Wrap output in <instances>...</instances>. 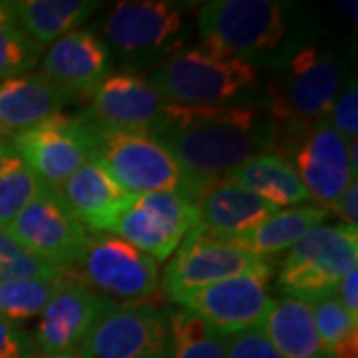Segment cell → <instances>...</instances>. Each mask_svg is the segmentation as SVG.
<instances>
[{
  "mask_svg": "<svg viewBox=\"0 0 358 358\" xmlns=\"http://www.w3.org/2000/svg\"><path fill=\"white\" fill-rule=\"evenodd\" d=\"M152 138L178 159L183 195L195 203L205 187L257 155L273 152L277 126L253 103H166Z\"/></svg>",
  "mask_w": 358,
  "mask_h": 358,
  "instance_id": "obj_1",
  "label": "cell"
},
{
  "mask_svg": "<svg viewBox=\"0 0 358 358\" xmlns=\"http://www.w3.org/2000/svg\"><path fill=\"white\" fill-rule=\"evenodd\" d=\"M201 46L249 64L273 68L308 44L301 10L281 0H215L199 8Z\"/></svg>",
  "mask_w": 358,
  "mask_h": 358,
  "instance_id": "obj_2",
  "label": "cell"
},
{
  "mask_svg": "<svg viewBox=\"0 0 358 358\" xmlns=\"http://www.w3.org/2000/svg\"><path fill=\"white\" fill-rule=\"evenodd\" d=\"M345 78L346 64L336 52L308 42L271 68L263 102L257 106L279 129H305L327 120Z\"/></svg>",
  "mask_w": 358,
  "mask_h": 358,
  "instance_id": "obj_3",
  "label": "cell"
},
{
  "mask_svg": "<svg viewBox=\"0 0 358 358\" xmlns=\"http://www.w3.org/2000/svg\"><path fill=\"white\" fill-rule=\"evenodd\" d=\"M148 82L164 102L176 106L247 103V98L261 90V70L199 44L155 66Z\"/></svg>",
  "mask_w": 358,
  "mask_h": 358,
  "instance_id": "obj_4",
  "label": "cell"
},
{
  "mask_svg": "<svg viewBox=\"0 0 358 358\" xmlns=\"http://www.w3.org/2000/svg\"><path fill=\"white\" fill-rule=\"evenodd\" d=\"M102 32L108 50L126 64L145 68L183 50L187 22L178 2L129 0L114 4L103 18Z\"/></svg>",
  "mask_w": 358,
  "mask_h": 358,
  "instance_id": "obj_5",
  "label": "cell"
},
{
  "mask_svg": "<svg viewBox=\"0 0 358 358\" xmlns=\"http://www.w3.org/2000/svg\"><path fill=\"white\" fill-rule=\"evenodd\" d=\"M358 231L350 225H319L307 231L282 261L277 285L285 296L313 301L334 293L341 279L358 267Z\"/></svg>",
  "mask_w": 358,
  "mask_h": 358,
  "instance_id": "obj_6",
  "label": "cell"
},
{
  "mask_svg": "<svg viewBox=\"0 0 358 358\" xmlns=\"http://www.w3.org/2000/svg\"><path fill=\"white\" fill-rule=\"evenodd\" d=\"M92 128L94 162L124 192L134 197L157 192L183 193L181 167L164 143L143 134L102 129L94 124Z\"/></svg>",
  "mask_w": 358,
  "mask_h": 358,
  "instance_id": "obj_7",
  "label": "cell"
},
{
  "mask_svg": "<svg viewBox=\"0 0 358 358\" xmlns=\"http://www.w3.org/2000/svg\"><path fill=\"white\" fill-rule=\"evenodd\" d=\"M66 275L96 293L129 303H148L159 291L157 261L112 233H92L88 245Z\"/></svg>",
  "mask_w": 358,
  "mask_h": 358,
  "instance_id": "obj_8",
  "label": "cell"
},
{
  "mask_svg": "<svg viewBox=\"0 0 358 358\" xmlns=\"http://www.w3.org/2000/svg\"><path fill=\"white\" fill-rule=\"evenodd\" d=\"M14 150L42 185L58 192L80 167L94 162V128L86 114H56L20 134Z\"/></svg>",
  "mask_w": 358,
  "mask_h": 358,
  "instance_id": "obj_9",
  "label": "cell"
},
{
  "mask_svg": "<svg viewBox=\"0 0 358 358\" xmlns=\"http://www.w3.org/2000/svg\"><path fill=\"white\" fill-rule=\"evenodd\" d=\"M273 154L282 157L291 154V164L310 199H317L322 207L338 199L357 181L348 166V141L327 120L296 131L277 129Z\"/></svg>",
  "mask_w": 358,
  "mask_h": 358,
  "instance_id": "obj_10",
  "label": "cell"
},
{
  "mask_svg": "<svg viewBox=\"0 0 358 358\" xmlns=\"http://www.w3.org/2000/svg\"><path fill=\"white\" fill-rule=\"evenodd\" d=\"M6 233L28 253L68 273L90 241V233L64 203L60 193L42 187L10 221Z\"/></svg>",
  "mask_w": 358,
  "mask_h": 358,
  "instance_id": "obj_11",
  "label": "cell"
},
{
  "mask_svg": "<svg viewBox=\"0 0 358 358\" xmlns=\"http://www.w3.org/2000/svg\"><path fill=\"white\" fill-rule=\"evenodd\" d=\"M271 273L273 267L243 273L178 294L173 301L205 320L221 336L259 329L271 303Z\"/></svg>",
  "mask_w": 358,
  "mask_h": 358,
  "instance_id": "obj_12",
  "label": "cell"
},
{
  "mask_svg": "<svg viewBox=\"0 0 358 358\" xmlns=\"http://www.w3.org/2000/svg\"><path fill=\"white\" fill-rule=\"evenodd\" d=\"M78 358H167V310L131 301L106 310Z\"/></svg>",
  "mask_w": 358,
  "mask_h": 358,
  "instance_id": "obj_13",
  "label": "cell"
},
{
  "mask_svg": "<svg viewBox=\"0 0 358 358\" xmlns=\"http://www.w3.org/2000/svg\"><path fill=\"white\" fill-rule=\"evenodd\" d=\"M195 227L197 209L187 195L157 192L140 195L110 233L155 261H166Z\"/></svg>",
  "mask_w": 358,
  "mask_h": 358,
  "instance_id": "obj_14",
  "label": "cell"
},
{
  "mask_svg": "<svg viewBox=\"0 0 358 358\" xmlns=\"http://www.w3.org/2000/svg\"><path fill=\"white\" fill-rule=\"evenodd\" d=\"M267 267H273L267 259L193 229L166 267L164 289L171 299H176L178 294L201 289L205 285Z\"/></svg>",
  "mask_w": 358,
  "mask_h": 358,
  "instance_id": "obj_15",
  "label": "cell"
},
{
  "mask_svg": "<svg viewBox=\"0 0 358 358\" xmlns=\"http://www.w3.org/2000/svg\"><path fill=\"white\" fill-rule=\"evenodd\" d=\"M112 307L110 296L70 277L42 310L32 343L44 357H74L96 322Z\"/></svg>",
  "mask_w": 358,
  "mask_h": 358,
  "instance_id": "obj_16",
  "label": "cell"
},
{
  "mask_svg": "<svg viewBox=\"0 0 358 358\" xmlns=\"http://www.w3.org/2000/svg\"><path fill=\"white\" fill-rule=\"evenodd\" d=\"M166 103L148 78L126 70L110 74L90 94V108L84 114L102 129L154 136Z\"/></svg>",
  "mask_w": 358,
  "mask_h": 358,
  "instance_id": "obj_17",
  "label": "cell"
},
{
  "mask_svg": "<svg viewBox=\"0 0 358 358\" xmlns=\"http://www.w3.org/2000/svg\"><path fill=\"white\" fill-rule=\"evenodd\" d=\"M114 64L106 42L92 30H72L58 38L42 58V76L68 96H90L110 76Z\"/></svg>",
  "mask_w": 358,
  "mask_h": 358,
  "instance_id": "obj_18",
  "label": "cell"
},
{
  "mask_svg": "<svg viewBox=\"0 0 358 358\" xmlns=\"http://www.w3.org/2000/svg\"><path fill=\"white\" fill-rule=\"evenodd\" d=\"M195 231L223 241L253 229L263 219L279 211L277 205L227 179H219L205 187L203 193L195 199Z\"/></svg>",
  "mask_w": 358,
  "mask_h": 358,
  "instance_id": "obj_19",
  "label": "cell"
},
{
  "mask_svg": "<svg viewBox=\"0 0 358 358\" xmlns=\"http://www.w3.org/2000/svg\"><path fill=\"white\" fill-rule=\"evenodd\" d=\"M58 193L90 233H110L138 199L124 192L96 162L84 164Z\"/></svg>",
  "mask_w": 358,
  "mask_h": 358,
  "instance_id": "obj_20",
  "label": "cell"
},
{
  "mask_svg": "<svg viewBox=\"0 0 358 358\" xmlns=\"http://www.w3.org/2000/svg\"><path fill=\"white\" fill-rule=\"evenodd\" d=\"M74 100L42 74H22L0 82V128L10 138L60 114Z\"/></svg>",
  "mask_w": 358,
  "mask_h": 358,
  "instance_id": "obj_21",
  "label": "cell"
},
{
  "mask_svg": "<svg viewBox=\"0 0 358 358\" xmlns=\"http://www.w3.org/2000/svg\"><path fill=\"white\" fill-rule=\"evenodd\" d=\"M282 358H331L320 345L313 313L293 296L271 299L259 327Z\"/></svg>",
  "mask_w": 358,
  "mask_h": 358,
  "instance_id": "obj_22",
  "label": "cell"
},
{
  "mask_svg": "<svg viewBox=\"0 0 358 358\" xmlns=\"http://www.w3.org/2000/svg\"><path fill=\"white\" fill-rule=\"evenodd\" d=\"M102 4L94 0H18L8 2L14 24L36 44L50 46L64 34L78 30Z\"/></svg>",
  "mask_w": 358,
  "mask_h": 358,
  "instance_id": "obj_23",
  "label": "cell"
},
{
  "mask_svg": "<svg viewBox=\"0 0 358 358\" xmlns=\"http://www.w3.org/2000/svg\"><path fill=\"white\" fill-rule=\"evenodd\" d=\"M327 213L329 211L322 205H299L293 209L277 211L253 229L229 239V243L247 253L267 259V255L291 249L307 231L319 227L327 219Z\"/></svg>",
  "mask_w": 358,
  "mask_h": 358,
  "instance_id": "obj_24",
  "label": "cell"
},
{
  "mask_svg": "<svg viewBox=\"0 0 358 358\" xmlns=\"http://www.w3.org/2000/svg\"><path fill=\"white\" fill-rule=\"evenodd\" d=\"M227 181L261 195L273 205H299L310 199L293 164L279 154H261L233 169Z\"/></svg>",
  "mask_w": 358,
  "mask_h": 358,
  "instance_id": "obj_25",
  "label": "cell"
},
{
  "mask_svg": "<svg viewBox=\"0 0 358 358\" xmlns=\"http://www.w3.org/2000/svg\"><path fill=\"white\" fill-rule=\"evenodd\" d=\"M167 358H227L225 338L187 308L167 310Z\"/></svg>",
  "mask_w": 358,
  "mask_h": 358,
  "instance_id": "obj_26",
  "label": "cell"
},
{
  "mask_svg": "<svg viewBox=\"0 0 358 358\" xmlns=\"http://www.w3.org/2000/svg\"><path fill=\"white\" fill-rule=\"evenodd\" d=\"M307 305L324 352L331 358H358V319L346 313L336 294H322Z\"/></svg>",
  "mask_w": 358,
  "mask_h": 358,
  "instance_id": "obj_27",
  "label": "cell"
},
{
  "mask_svg": "<svg viewBox=\"0 0 358 358\" xmlns=\"http://www.w3.org/2000/svg\"><path fill=\"white\" fill-rule=\"evenodd\" d=\"M44 185L24 166L13 141H0V229H6Z\"/></svg>",
  "mask_w": 358,
  "mask_h": 358,
  "instance_id": "obj_28",
  "label": "cell"
},
{
  "mask_svg": "<svg viewBox=\"0 0 358 358\" xmlns=\"http://www.w3.org/2000/svg\"><path fill=\"white\" fill-rule=\"evenodd\" d=\"M70 277H22L0 282V317L10 322L36 319Z\"/></svg>",
  "mask_w": 358,
  "mask_h": 358,
  "instance_id": "obj_29",
  "label": "cell"
},
{
  "mask_svg": "<svg viewBox=\"0 0 358 358\" xmlns=\"http://www.w3.org/2000/svg\"><path fill=\"white\" fill-rule=\"evenodd\" d=\"M42 46L16 24H0V82L28 74L42 56Z\"/></svg>",
  "mask_w": 358,
  "mask_h": 358,
  "instance_id": "obj_30",
  "label": "cell"
},
{
  "mask_svg": "<svg viewBox=\"0 0 358 358\" xmlns=\"http://www.w3.org/2000/svg\"><path fill=\"white\" fill-rule=\"evenodd\" d=\"M22 277H68L64 271L28 253L6 229H0V282Z\"/></svg>",
  "mask_w": 358,
  "mask_h": 358,
  "instance_id": "obj_31",
  "label": "cell"
},
{
  "mask_svg": "<svg viewBox=\"0 0 358 358\" xmlns=\"http://www.w3.org/2000/svg\"><path fill=\"white\" fill-rule=\"evenodd\" d=\"M327 122L333 126L346 141L357 140L358 136V88L357 78H350L343 92H338L333 108L327 115Z\"/></svg>",
  "mask_w": 358,
  "mask_h": 358,
  "instance_id": "obj_32",
  "label": "cell"
},
{
  "mask_svg": "<svg viewBox=\"0 0 358 358\" xmlns=\"http://www.w3.org/2000/svg\"><path fill=\"white\" fill-rule=\"evenodd\" d=\"M227 358H282L261 329H249L225 336Z\"/></svg>",
  "mask_w": 358,
  "mask_h": 358,
  "instance_id": "obj_33",
  "label": "cell"
},
{
  "mask_svg": "<svg viewBox=\"0 0 358 358\" xmlns=\"http://www.w3.org/2000/svg\"><path fill=\"white\" fill-rule=\"evenodd\" d=\"M0 358H36L32 336L4 317H0Z\"/></svg>",
  "mask_w": 358,
  "mask_h": 358,
  "instance_id": "obj_34",
  "label": "cell"
},
{
  "mask_svg": "<svg viewBox=\"0 0 358 358\" xmlns=\"http://www.w3.org/2000/svg\"><path fill=\"white\" fill-rule=\"evenodd\" d=\"M327 211L331 209L334 211L338 217L345 221V225H350V227H357L358 223V185L357 181L350 183L346 187L345 192L341 193L338 199H334L333 203L324 207Z\"/></svg>",
  "mask_w": 358,
  "mask_h": 358,
  "instance_id": "obj_35",
  "label": "cell"
},
{
  "mask_svg": "<svg viewBox=\"0 0 358 358\" xmlns=\"http://www.w3.org/2000/svg\"><path fill=\"white\" fill-rule=\"evenodd\" d=\"M334 294L346 313L358 319V267L350 268L341 279Z\"/></svg>",
  "mask_w": 358,
  "mask_h": 358,
  "instance_id": "obj_36",
  "label": "cell"
},
{
  "mask_svg": "<svg viewBox=\"0 0 358 358\" xmlns=\"http://www.w3.org/2000/svg\"><path fill=\"white\" fill-rule=\"evenodd\" d=\"M348 166H350V173L357 179L358 176V140L348 141Z\"/></svg>",
  "mask_w": 358,
  "mask_h": 358,
  "instance_id": "obj_37",
  "label": "cell"
},
{
  "mask_svg": "<svg viewBox=\"0 0 358 358\" xmlns=\"http://www.w3.org/2000/svg\"><path fill=\"white\" fill-rule=\"evenodd\" d=\"M0 24H14L8 2H0Z\"/></svg>",
  "mask_w": 358,
  "mask_h": 358,
  "instance_id": "obj_38",
  "label": "cell"
},
{
  "mask_svg": "<svg viewBox=\"0 0 358 358\" xmlns=\"http://www.w3.org/2000/svg\"><path fill=\"white\" fill-rule=\"evenodd\" d=\"M0 140H10V136H8V134H6L2 128H0Z\"/></svg>",
  "mask_w": 358,
  "mask_h": 358,
  "instance_id": "obj_39",
  "label": "cell"
},
{
  "mask_svg": "<svg viewBox=\"0 0 358 358\" xmlns=\"http://www.w3.org/2000/svg\"><path fill=\"white\" fill-rule=\"evenodd\" d=\"M40 358H74V357H40Z\"/></svg>",
  "mask_w": 358,
  "mask_h": 358,
  "instance_id": "obj_40",
  "label": "cell"
},
{
  "mask_svg": "<svg viewBox=\"0 0 358 358\" xmlns=\"http://www.w3.org/2000/svg\"><path fill=\"white\" fill-rule=\"evenodd\" d=\"M0 141H2V140H0Z\"/></svg>",
  "mask_w": 358,
  "mask_h": 358,
  "instance_id": "obj_41",
  "label": "cell"
}]
</instances>
